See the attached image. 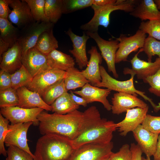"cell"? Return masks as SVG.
<instances>
[{
    "instance_id": "1",
    "label": "cell",
    "mask_w": 160,
    "mask_h": 160,
    "mask_svg": "<svg viewBox=\"0 0 160 160\" xmlns=\"http://www.w3.org/2000/svg\"><path fill=\"white\" fill-rule=\"evenodd\" d=\"M39 130L43 135L55 133L73 140L102 119L95 106L83 112L75 110L65 114H49L43 111L38 115Z\"/></svg>"
},
{
    "instance_id": "2",
    "label": "cell",
    "mask_w": 160,
    "mask_h": 160,
    "mask_svg": "<svg viewBox=\"0 0 160 160\" xmlns=\"http://www.w3.org/2000/svg\"><path fill=\"white\" fill-rule=\"evenodd\" d=\"M75 150L69 138L55 133L46 134L37 141L34 160H68Z\"/></svg>"
},
{
    "instance_id": "3",
    "label": "cell",
    "mask_w": 160,
    "mask_h": 160,
    "mask_svg": "<svg viewBox=\"0 0 160 160\" xmlns=\"http://www.w3.org/2000/svg\"><path fill=\"white\" fill-rule=\"evenodd\" d=\"M139 0H117L114 4L99 6L92 4L91 7L94 11L92 19L82 25L81 29L85 31L98 32L99 26L107 28L110 24V15L112 12L121 10L130 13L137 4Z\"/></svg>"
},
{
    "instance_id": "4",
    "label": "cell",
    "mask_w": 160,
    "mask_h": 160,
    "mask_svg": "<svg viewBox=\"0 0 160 160\" xmlns=\"http://www.w3.org/2000/svg\"><path fill=\"white\" fill-rule=\"evenodd\" d=\"M117 129L116 124L113 121L102 118L98 123L72 140L73 147L76 149L87 143H109L111 142L113 132Z\"/></svg>"
},
{
    "instance_id": "5",
    "label": "cell",
    "mask_w": 160,
    "mask_h": 160,
    "mask_svg": "<svg viewBox=\"0 0 160 160\" xmlns=\"http://www.w3.org/2000/svg\"><path fill=\"white\" fill-rule=\"evenodd\" d=\"M100 69L101 81L95 86L98 87H105L111 90L127 93L136 96L139 95L150 103L154 111L157 112L160 110V104H156L151 98L145 95V92L139 90L135 88L133 82L134 75H131V77L128 80L120 81L111 76L103 66L100 65Z\"/></svg>"
},
{
    "instance_id": "6",
    "label": "cell",
    "mask_w": 160,
    "mask_h": 160,
    "mask_svg": "<svg viewBox=\"0 0 160 160\" xmlns=\"http://www.w3.org/2000/svg\"><path fill=\"white\" fill-rule=\"evenodd\" d=\"M113 143L84 144L74 151L68 160H106L112 153Z\"/></svg>"
},
{
    "instance_id": "7",
    "label": "cell",
    "mask_w": 160,
    "mask_h": 160,
    "mask_svg": "<svg viewBox=\"0 0 160 160\" xmlns=\"http://www.w3.org/2000/svg\"><path fill=\"white\" fill-rule=\"evenodd\" d=\"M54 24L50 22L34 21L20 30L17 41L22 47V56L35 47L40 35L44 31L53 29Z\"/></svg>"
},
{
    "instance_id": "8",
    "label": "cell",
    "mask_w": 160,
    "mask_h": 160,
    "mask_svg": "<svg viewBox=\"0 0 160 160\" xmlns=\"http://www.w3.org/2000/svg\"><path fill=\"white\" fill-rule=\"evenodd\" d=\"M146 38V34L139 29L132 36L127 37L121 34L119 38H116L119 43L116 54L115 63L127 61L128 57L131 52L143 48Z\"/></svg>"
},
{
    "instance_id": "9",
    "label": "cell",
    "mask_w": 160,
    "mask_h": 160,
    "mask_svg": "<svg viewBox=\"0 0 160 160\" xmlns=\"http://www.w3.org/2000/svg\"><path fill=\"white\" fill-rule=\"evenodd\" d=\"M96 43L101 52L102 57L107 64L108 71L111 72L116 78L119 77L115 67V58L116 52L119 47V42L115 40H106L102 38L98 32L84 31Z\"/></svg>"
},
{
    "instance_id": "10",
    "label": "cell",
    "mask_w": 160,
    "mask_h": 160,
    "mask_svg": "<svg viewBox=\"0 0 160 160\" xmlns=\"http://www.w3.org/2000/svg\"><path fill=\"white\" fill-rule=\"evenodd\" d=\"M31 122L9 124L8 130L5 136L4 143L7 147H17L25 151L34 159L35 157L30 150L28 144L27 133Z\"/></svg>"
},
{
    "instance_id": "11",
    "label": "cell",
    "mask_w": 160,
    "mask_h": 160,
    "mask_svg": "<svg viewBox=\"0 0 160 160\" xmlns=\"http://www.w3.org/2000/svg\"><path fill=\"white\" fill-rule=\"evenodd\" d=\"M44 110L39 108H25L17 106L1 108L0 113L11 124L31 122L34 125L38 126L39 121L37 117Z\"/></svg>"
},
{
    "instance_id": "12",
    "label": "cell",
    "mask_w": 160,
    "mask_h": 160,
    "mask_svg": "<svg viewBox=\"0 0 160 160\" xmlns=\"http://www.w3.org/2000/svg\"><path fill=\"white\" fill-rule=\"evenodd\" d=\"M66 71L50 68L38 74L26 86L28 89L38 93L41 97L45 90L57 81L65 78Z\"/></svg>"
},
{
    "instance_id": "13",
    "label": "cell",
    "mask_w": 160,
    "mask_h": 160,
    "mask_svg": "<svg viewBox=\"0 0 160 160\" xmlns=\"http://www.w3.org/2000/svg\"><path fill=\"white\" fill-rule=\"evenodd\" d=\"M143 51V48L140 49L130 60L132 68H125L123 71L124 74L134 75L138 79L143 81L155 74L160 68V58L159 57L154 62H147L139 59L138 55Z\"/></svg>"
},
{
    "instance_id": "14",
    "label": "cell",
    "mask_w": 160,
    "mask_h": 160,
    "mask_svg": "<svg viewBox=\"0 0 160 160\" xmlns=\"http://www.w3.org/2000/svg\"><path fill=\"white\" fill-rule=\"evenodd\" d=\"M22 64L33 78L51 68L47 63V55L41 52L35 47L28 50L22 56Z\"/></svg>"
},
{
    "instance_id": "15",
    "label": "cell",
    "mask_w": 160,
    "mask_h": 160,
    "mask_svg": "<svg viewBox=\"0 0 160 160\" xmlns=\"http://www.w3.org/2000/svg\"><path fill=\"white\" fill-rule=\"evenodd\" d=\"M9 6L12 9L8 19L19 29H21L35 21L25 0H10Z\"/></svg>"
},
{
    "instance_id": "16",
    "label": "cell",
    "mask_w": 160,
    "mask_h": 160,
    "mask_svg": "<svg viewBox=\"0 0 160 160\" xmlns=\"http://www.w3.org/2000/svg\"><path fill=\"white\" fill-rule=\"evenodd\" d=\"M148 105L144 108L137 107L128 109L124 119L116 124L120 135L126 136L130 132H132L140 124L145 118L148 110Z\"/></svg>"
},
{
    "instance_id": "17",
    "label": "cell",
    "mask_w": 160,
    "mask_h": 160,
    "mask_svg": "<svg viewBox=\"0 0 160 160\" xmlns=\"http://www.w3.org/2000/svg\"><path fill=\"white\" fill-rule=\"evenodd\" d=\"M111 110L113 114L119 115L136 107L144 108L148 105L137 96L123 92L115 93L111 98Z\"/></svg>"
},
{
    "instance_id": "18",
    "label": "cell",
    "mask_w": 160,
    "mask_h": 160,
    "mask_svg": "<svg viewBox=\"0 0 160 160\" xmlns=\"http://www.w3.org/2000/svg\"><path fill=\"white\" fill-rule=\"evenodd\" d=\"M72 43L73 49L69 50V52L75 58V61L79 68L82 69L87 66L88 60L86 54V45L90 37L85 32L83 35L79 36L74 34L71 28L65 31Z\"/></svg>"
},
{
    "instance_id": "19",
    "label": "cell",
    "mask_w": 160,
    "mask_h": 160,
    "mask_svg": "<svg viewBox=\"0 0 160 160\" xmlns=\"http://www.w3.org/2000/svg\"><path fill=\"white\" fill-rule=\"evenodd\" d=\"M133 136L143 153L146 157L153 156L156 148L159 134L153 133L142 124L132 132Z\"/></svg>"
},
{
    "instance_id": "20",
    "label": "cell",
    "mask_w": 160,
    "mask_h": 160,
    "mask_svg": "<svg viewBox=\"0 0 160 160\" xmlns=\"http://www.w3.org/2000/svg\"><path fill=\"white\" fill-rule=\"evenodd\" d=\"M111 90L108 89H103L93 86L89 83L86 84L81 90L73 92L83 98L87 104L95 102L101 103L108 111L111 110L112 105L107 99Z\"/></svg>"
},
{
    "instance_id": "21",
    "label": "cell",
    "mask_w": 160,
    "mask_h": 160,
    "mask_svg": "<svg viewBox=\"0 0 160 160\" xmlns=\"http://www.w3.org/2000/svg\"><path fill=\"white\" fill-rule=\"evenodd\" d=\"M22 47L18 41L2 55L0 59L1 70L12 74L23 65Z\"/></svg>"
},
{
    "instance_id": "22",
    "label": "cell",
    "mask_w": 160,
    "mask_h": 160,
    "mask_svg": "<svg viewBox=\"0 0 160 160\" xmlns=\"http://www.w3.org/2000/svg\"><path fill=\"white\" fill-rule=\"evenodd\" d=\"M88 53L90 55L89 60L86 69L81 72L89 83L95 86L101 81L100 66L102 62V57L95 46L91 47Z\"/></svg>"
},
{
    "instance_id": "23",
    "label": "cell",
    "mask_w": 160,
    "mask_h": 160,
    "mask_svg": "<svg viewBox=\"0 0 160 160\" xmlns=\"http://www.w3.org/2000/svg\"><path fill=\"white\" fill-rule=\"evenodd\" d=\"M19 103L18 106L25 108H39L47 111H52L51 105L44 101L37 93L31 91L25 86L17 89Z\"/></svg>"
},
{
    "instance_id": "24",
    "label": "cell",
    "mask_w": 160,
    "mask_h": 160,
    "mask_svg": "<svg viewBox=\"0 0 160 160\" xmlns=\"http://www.w3.org/2000/svg\"><path fill=\"white\" fill-rule=\"evenodd\" d=\"M129 14L143 21L160 20V10L153 0H140Z\"/></svg>"
},
{
    "instance_id": "25",
    "label": "cell",
    "mask_w": 160,
    "mask_h": 160,
    "mask_svg": "<svg viewBox=\"0 0 160 160\" xmlns=\"http://www.w3.org/2000/svg\"><path fill=\"white\" fill-rule=\"evenodd\" d=\"M47 59L48 65L51 68L66 71L74 67L75 64L74 59L70 55L56 49L47 55Z\"/></svg>"
},
{
    "instance_id": "26",
    "label": "cell",
    "mask_w": 160,
    "mask_h": 160,
    "mask_svg": "<svg viewBox=\"0 0 160 160\" xmlns=\"http://www.w3.org/2000/svg\"><path fill=\"white\" fill-rule=\"evenodd\" d=\"M53 29L42 32L39 36L34 47L46 55L58 47V41L54 35Z\"/></svg>"
},
{
    "instance_id": "27",
    "label": "cell",
    "mask_w": 160,
    "mask_h": 160,
    "mask_svg": "<svg viewBox=\"0 0 160 160\" xmlns=\"http://www.w3.org/2000/svg\"><path fill=\"white\" fill-rule=\"evenodd\" d=\"M52 112L60 114H65L79 108L71 98L68 92L57 98L51 105Z\"/></svg>"
},
{
    "instance_id": "28",
    "label": "cell",
    "mask_w": 160,
    "mask_h": 160,
    "mask_svg": "<svg viewBox=\"0 0 160 160\" xmlns=\"http://www.w3.org/2000/svg\"><path fill=\"white\" fill-rule=\"evenodd\" d=\"M64 83L65 88L68 91L82 88L89 82L84 76L81 71L73 67L66 71Z\"/></svg>"
},
{
    "instance_id": "29",
    "label": "cell",
    "mask_w": 160,
    "mask_h": 160,
    "mask_svg": "<svg viewBox=\"0 0 160 160\" xmlns=\"http://www.w3.org/2000/svg\"><path fill=\"white\" fill-rule=\"evenodd\" d=\"M0 38L8 43L10 48L17 41L20 30L8 19L0 17Z\"/></svg>"
},
{
    "instance_id": "30",
    "label": "cell",
    "mask_w": 160,
    "mask_h": 160,
    "mask_svg": "<svg viewBox=\"0 0 160 160\" xmlns=\"http://www.w3.org/2000/svg\"><path fill=\"white\" fill-rule=\"evenodd\" d=\"M63 0H45L44 12L49 21L56 23L62 13Z\"/></svg>"
},
{
    "instance_id": "31",
    "label": "cell",
    "mask_w": 160,
    "mask_h": 160,
    "mask_svg": "<svg viewBox=\"0 0 160 160\" xmlns=\"http://www.w3.org/2000/svg\"><path fill=\"white\" fill-rule=\"evenodd\" d=\"M67 92L68 91L65 88L63 79L47 88L42 97L46 103L51 105L57 98Z\"/></svg>"
},
{
    "instance_id": "32",
    "label": "cell",
    "mask_w": 160,
    "mask_h": 160,
    "mask_svg": "<svg viewBox=\"0 0 160 160\" xmlns=\"http://www.w3.org/2000/svg\"><path fill=\"white\" fill-rule=\"evenodd\" d=\"M12 88L17 90L23 87H26L33 79L28 71L23 65L21 67L11 74Z\"/></svg>"
},
{
    "instance_id": "33",
    "label": "cell",
    "mask_w": 160,
    "mask_h": 160,
    "mask_svg": "<svg viewBox=\"0 0 160 160\" xmlns=\"http://www.w3.org/2000/svg\"><path fill=\"white\" fill-rule=\"evenodd\" d=\"M35 21L49 22L44 12L45 0H25Z\"/></svg>"
},
{
    "instance_id": "34",
    "label": "cell",
    "mask_w": 160,
    "mask_h": 160,
    "mask_svg": "<svg viewBox=\"0 0 160 160\" xmlns=\"http://www.w3.org/2000/svg\"><path fill=\"white\" fill-rule=\"evenodd\" d=\"M19 97L17 90L12 87L0 91V108L18 106Z\"/></svg>"
},
{
    "instance_id": "35",
    "label": "cell",
    "mask_w": 160,
    "mask_h": 160,
    "mask_svg": "<svg viewBox=\"0 0 160 160\" xmlns=\"http://www.w3.org/2000/svg\"><path fill=\"white\" fill-rule=\"evenodd\" d=\"M93 4V0H63V14L72 13Z\"/></svg>"
},
{
    "instance_id": "36",
    "label": "cell",
    "mask_w": 160,
    "mask_h": 160,
    "mask_svg": "<svg viewBox=\"0 0 160 160\" xmlns=\"http://www.w3.org/2000/svg\"><path fill=\"white\" fill-rule=\"evenodd\" d=\"M139 28L148 36L160 41V20L142 21Z\"/></svg>"
},
{
    "instance_id": "37",
    "label": "cell",
    "mask_w": 160,
    "mask_h": 160,
    "mask_svg": "<svg viewBox=\"0 0 160 160\" xmlns=\"http://www.w3.org/2000/svg\"><path fill=\"white\" fill-rule=\"evenodd\" d=\"M143 49L147 55L148 61L151 62L153 57L155 55L160 58V41L148 36L145 39Z\"/></svg>"
},
{
    "instance_id": "38",
    "label": "cell",
    "mask_w": 160,
    "mask_h": 160,
    "mask_svg": "<svg viewBox=\"0 0 160 160\" xmlns=\"http://www.w3.org/2000/svg\"><path fill=\"white\" fill-rule=\"evenodd\" d=\"M6 160H34L33 158L23 150L14 146L8 147Z\"/></svg>"
},
{
    "instance_id": "39",
    "label": "cell",
    "mask_w": 160,
    "mask_h": 160,
    "mask_svg": "<svg viewBox=\"0 0 160 160\" xmlns=\"http://www.w3.org/2000/svg\"><path fill=\"white\" fill-rule=\"evenodd\" d=\"M143 81L149 85L148 89L149 92L160 97V68L155 74L147 78Z\"/></svg>"
},
{
    "instance_id": "40",
    "label": "cell",
    "mask_w": 160,
    "mask_h": 160,
    "mask_svg": "<svg viewBox=\"0 0 160 160\" xmlns=\"http://www.w3.org/2000/svg\"><path fill=\"white\" fill-rule=\"evenodd\" d=\"M150 131L160 134V116H154L147 114L141 124Z\"/></svg>"
},
{
    "instance_id": "41",
    "label": "cell",
    "mask_w": 160,
    "mask_h": 160,
    "mask_svg": "<svg viewBox=\"0 0 160 160\" xmlns=\"http://www.w3.org/2000/svg\"><path fill=\"white\" fill-rule=\"evenodd\" d=\"M9 121L0 113V154L7 156V150L4 146V140L8 130Z\"/></svg>"
},
{
    "instance_id": "42",
    "label": "cell",
    "mask_w": 160,
    "mask_h": 160,
    "mask_svg": "<svg viewBox=\"0 0 160 160\" xmlns=\"http://www.w3.org/2000/svg\"><path fill=\"white\" fill-rule=\"evenodd\" d=\"M132 154L130 146L127 144L122 145L119 151L116 153L113 152L109 157L110 160H132Z\"/></svg>"
},
{
    "instance_id": "43",
    "label": "cell",
    "mask_w": 160,
    "mask_h": 160,
    "mask_svg": "<svg viewBox=\"0 0 160 160\" xmlns=\"http://www.w3.org/2000/svg\"><path fill=\"white\" fill-rule=\"evenodd\" d=\"M12 87L11 74L5 71H0V91Z\"/></svg>"
},
{
    "instance_id": "44",
    "label": "cell",
    "mask_w": 160,
    "mask_h": 160,
    "mask_svg": "<svg viewBox=\"0 0 160 160\" xmlns=\"http://www.w3.org/2000/svg\"><path fill=\"white\" fill-rule=\"evenodd\" d=\"M10 0H0V17L8 19L11 12L9 8Z\"/></svg>"
},
{
    "instance_id": "45",
    "label": "cell",
    "mask_w": 160,
    "mask_h": 160,
    "mask_svg": "<svg viewBox=\"0 0 160 160\" xmlns=\"http://www.w3.org/2000/svg\"><path fill=\"white\" fill-rule=\"evenodd\" d=\"M130 149L132 154V160H142L143 152L138 145L135 143L131 144Z\"/></svg>"
},
{
    "instance_id": "46",
    "label": "cell",
    "mask_w": 160,
    "mask_h": 160,
    "mask_svg": "<svg viewBox=\"0 0 160 160\" xmlns=\"http://www.w3.org/2000/svg\"><path fill=\"white\" fill-rule=\"evenodd\" d=\"M69 94L72 100L76 104L82 105L84 107L87 106L88 104L83 98L76 95L71 90L70 91Z\"/></svg>"
},
{
    "instance_id": "47",
    "label": "cell",
    "mask_w": 160,
    "mask_h": 160,
    "mask_svg": "<svg viewBox=\"0 0 160 160\" xmlns=\"http://www.w3.org/2000/svg\"><path fill=\"white\" fill-rule=\"evenodd\" d=\"M116 0H93V4L99 6H105L114 4Z\"/></svg>"
},
{
    "instance_id": "48",
    "label": "cell",
    "mask_w": 160,
    "mask_h": 160,
    "mask_svg": "<svg viewBox=\"0 0 160 160\" xmlns=\"http://www.w3.org/2000/svg\"><path fill=\"white\" fill-rule=\"evenodd\" d=\"M9 44L0 38V57L1 58L3 54L10 48Z\"/></svg>"
},
{
    "instance_id": "49",
    "label": "cell",
    "mask_w": 160,
    "mask_h": 160,
    "mask_svg": "<svg viewBox=\"0 0 160 160\" xmlns=\"http://www.w3.org/2000/svg\"><path fill=\"white\" fill-rule=\"evenodd\" d=\"M153 156V160H160V134L158 137L156 150Z\"/></svg>"
},
{
    "instance_id": "50",
    "label": "cell",
    "mask_w": 160,
    "mask_h": 160,
    "mask_svg": "<svg viewBox=\"0 0 160 160\" xmlns=\"http://www.w3.org/2000/svg\"><path fill=\"white\" fill-rule=\"evenodd\" d=\"M158 9L160 10V0H154Z\"/></svg>"
},
{
    "instance_id": "51",
    "label": "cell",
    "mask_w": 160,
    "mask_h": 160,
    "mask_svg": "<svg viewBox=\"0 0 160 160\" xmlns=\"http://www.w3.org/2000/svg\"><path fill=\"white\" fill-rule=\"evenodd\" d=\"M142 160H151L150 157H146V158L142 157Z\"/></svg>"
},
{
    "instance_id": "52",
    "label": "cell",
    "mask_w": 160,
    "mask_h": 160,
    "mask_svg": "<svg viewBox=\"0 0 160 160\" xmlns=\"http://www.w3.org/2000/svg\"><path fill=\"white\" fill-rule=\"evenodd\" d=\"M106 160H110L109 158L108 159H106Z\"/></svg>"
}]
</instances>
